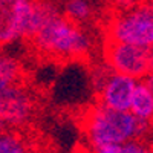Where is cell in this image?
Returning a JSON list of instances; mask_svg holds the SVG:
<instances>
[{
    "instance_id": "cell-1",
    "label": "cell",
    "mask_w": 153,
    "mask_h": 153,
    "mask_svg": "<svg viewBox=\"0 0 153 153\" xmlns=\"http://www.w3.org/2000/svg\"><path fill=\"white\" fill-rule=\"evenodd\" d=\"M152 124L136 118L130 110H115L95 106L87 112L84 133L94 152H103L107 146H121L133 138H146Z\"/></svg>"
},
{
    "instance_id": "cell-2",
    "label": "cell",
    "mask_w": 153,
    "mask_h": 153,
    "mask_svg": "<svg viewBox=\"0 0 153 153\" xmlns=\"http://www.w3.org/2000/svg\"><path fill=\"white\" fill-rule=\"evenodd\" d=\"M40 52L55 58H78L89 52L91 37L55 6L31 37Z\"/></svg>"
},
{
    "instance_id": "cell-3",
    "label": "cell",
    "mask_w": 153,
    "mask_h": 153,
    "mask_svg": "<svg viewBox=\"0 0 153 153\" xmlns=\"http://www.w3.org/2000/svg\"><path fill=\"white\" fill-rule=\"evenodd\" d=\"M107 37L109 40L153 49V6L146 3L124 9L110 20Z\"/></svg>"
},
{
    "instance_id": "cell-4",
    "label": "cell",
    "mask_w": 153,
    "mask_h": 153,
    "mask_svg": "<svg viewBox=\"0 0 153 153\" xmlns=\"http://www.w3.org/2000/svg\"><path fill=\"white\" fill-rule=\"evenodd\" d=\"M152 51L133 43L109 40L104 49V58L110 71L141 80L149 74Z\"/></svg>"
},
{
    "instance_id": "cell-5",
    "label": "cell",
    "mask_w": 153,
    "mask_h": 153,
    "mask_svg": "<svg viewBox=\"0 0 153 153\" xmlns=\"http://www.w3.org/2000/svg\"><path fill=\"white\" fill-rule=\"evenodd\" d=\"M32 0H0V46L26 37Z\"/></svg>"
},
{
    "instance_id": "cell-6",
    "label": "cell",
    "mask_w": 153,
    "mask_h": 153,
    "mask_svg": "<svg viewBox=\"0 0 153 153\" xmlns=\"http://www.w3.org/2000/svg\"><path fill=\"white\" fill-rule=\"evenodd\" d=\"M136 83L133 76L110 71L98 87V103L115 110H129Z\"/></svg>"
},
{
    "instance_id": "cell-7",
    "label": "cell",
    "mask_w": 153,
    "mask_h": 153,
    "mask_svg": "<svg viewBox=\"0 0 153 153\" xmlns=\"http://www.w3.org/2000/svg\"><path fill=\"white\" fill-rule=\"evenodd\" d=\"M3 95V110H5V123L8 127H19L26 123L34 110L31 97L17 84L14 87L2 92Z\"/></svg>"
},
{
    "instance_id": "cell-8",
    "label": "cell",
    "mask_w": 153,
    "mask_h": 153,
    "mask_svg": "<svg viewBox=\"0 0 153 153\" xmlns=\"http://www.w3.org/2000/svg\"><path fill=\"white\" fill-rule=\"evenodd\" d=\"M129 110L136 118L153 124V78L144 76L138 80Z\"/></svg>"
},
{
    "instance_id": "cell-9",
    "label": "cell",
    "mask_w": 153,
    "mask_h": 153,
    "mask_svg": "<svg viewBox=\"0 0 153 153\" xmlns=\"http://www.w3.org/2000/svg\"><path fill=\"white\" fill-rule=\"evenodd\" d=\"M20 80V68L16 60L5 55L2 46H0V92L19 84Z\"/></svg>"
},
{
    "instance_id": "cell-10",
    "label": "cell",
    "mask_w": 153,
    "mask_h": 153,
    "mask_svg": "<svg viewBox=\"0 0 153 153\" xmlns=\"http://www.w3.org/2000/svg\"><path fill=\"white\" fill-rule=\"evenodd\" d=\"M92 14V5L89 0H68L65 5V16L75 23L84 22Z\"/></svg>"
},
{
    "instance_id": "cell-11",
    "label": "cell",
    "mask_w": 153,
    "mask_h": 153,
    "mask_svg": "<svg viewBox=\"0 0 153 153\" xmlns=\"http://www.w3.org/2000/svg\"><path fill=\"white\" fill-rule=\"evenodd\" d=\"M26 150L28 146L20 135L8 132L6 129L0 132V153H23Z\"/></svg>"
},
{
    "instance_id": "cell-12",
    "label": "cell",
    "mask_w": 153,
    "mask_h": 153,
    "mask_svg": "<svg viewBox=\"0 0 153 153\" xmlns=\"http://www.w3.org/2000/svg\"><path fill=\"white\" fill-rule=\"evenodd\" d=\"M112 2L117 5L118 8H121L123 11L124 9H129V8H133L136 3H138V0H112Z\"/></svg>"
},
{
    "instance_id": "cell-13",
    "label": "cell",
    "mask_w": 153,
    "mask_h": 153,
    "mask_svg": "<svg viewBox=\"0 0 153 153\" xmlns=\"http://www.w3.org/2000/svg\"><path fill=\"white\" fill-rule=\"evenodd\" d=\"M6 129V123H5V110H3V95L0 92V132Z\"/></svg>"
},
{
    "instance_id": "cell-14",
    "label": "cell",
    "mask_w": 153,
    "mask_h": 153,
    "mask_svg": "<svg viewBox=\"0 0 153 153\" xmlns=\"http://www.w3.org/2000/svg\"><path fill=\"white\" fill-rule=\"evenodd\" d=\"M147 76L153 78V51H152V57H150V63H149V74Z\"/></svg>"
},
{
    "instance_id": "cell-15",
    "label": "cell",
    "mask_w": 153,
    "mask_h": 153,
    "mask_svg": "<svg viewBox=\"0 0 153 153\" xmlns=\"http://www.w3.org/2000/svg\"><path fill=\"white\" fill-rule=\"evenodd\" d=\"M149 3H150V5H152V6H153V0H150V2H149Z\"/></svg>"
}]
</instances>
